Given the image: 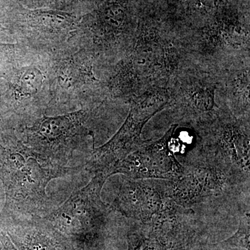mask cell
<instances>
[{"instance_id":"6da1fadb","label":"cell","mask_w":250,"mask_h":250,"mask_svg":"<svg viewBox=\"0 0 250 250\" xmlns=\"http://www.w3.org/2000/svg\"><path fill=\"white\" fill-rule=\"evenodd\" d=\"M36 152L14 131H0V179L5 190V218L48 214L46 189L52 179L76 172Z\"/></svg>"},{"instance_id":"7a4b0ae2","label":"cell","mask_w":250,"mask_h":250,"mask_svg":"<svg viewBox=\"0 0 250 250\" xmlns=\"http://www.w3.org/2000/svg\"><path fill=\"white\" fill-rule=\"evenodd\" d=\"M198 155L193 162L212 166L242 184H250L249 117L215 111L197 123Z\"/></svg>"},{"instance_id":"3957f363","label":"cell","mask_w":250,"mask_h":250,"mask_svg":"<svg viewBox=\"0 0 250 250\" xmlns=\"http://www.w3.org/2000/svg\"><path fill=\"white\" fill-rule=\"evenodd\" d=\"M107 178L103 174H94L89 183L72 192L63 205L43 216L75 250H100L103 246L112 211L101 199Z\"/></svg>"},{"instance_id":"277c9868","label":"cell","mask_w":250,"mask_h":250,"mask_svg":"<svg viewBox=\"0 0 250 250\" xmlns=\"http://www.w3.org/2000/svg\"><path fill=\"white\" fill-rule=\"evenodd\" d=\"M89 111L85 109L57 116H41L21 130L23 142L49 161L67 166L74 152L94 139L88 127Z\"/></svg>"},{"instance_id":"5b68a950","label":"cell","mask_w":250,"mask_h":250,"mask_svg":"<svg viewBox=\"0 0 250 250\" xmlns=\"http://www.w3.org/2000/svg\"><path fill=\"white\" fill-rule=\"evenodd\" d=\"M169 100L158 94L136 97L124 124L111 140L94 149L85 170L90 173L103 174L109 177L113 167L142 143L143 126L157 112L165 107Z\"/></svg>"},{"instance_id":"8992f818","label":"cell","mask_w":250,"mask_h":250,"mask_svg":"<svg viewBox=\"0 0 250 250\" xmlns=\"http://www.w3.org/2000/svg\"><path fill=\"white\" fill-rule=\"evenodd\" d=\"M178 125H173L158 141L142 143L113 167L111 175L123 174L132 179H154L173 180L184 170L175 153L179 146L174 139Z\"/></svg>"},{"instance_id":"52a82bcc","label":"cell","mask_w":250,"mask_h":250,"mask_svg":"<svg viewBox=\"0 0 250 250\" xmlns=\"http://www.w3.org/2000/svg\"><path fill=\"white\" fill-rule=\"evenodd\" d=\"M166 184L167 198L190 208L223 196L241 184L216 167L199 163L184 166L183 173Z\"/></svg>"},{"instance_id":"ba28073f","label":"cell","mask_w":250,"mask_h":250,"mask_svg":"<svg viewBox=\"0 0 250 250\" xmlns=\"http://www.w3.org/2000/svg\"><path fill=\"white\" fill-rule=\"evenodd\" d=\"M95 57L93 51L82 49L54 59L47 72L50 103L52 100L67 101L100 84L93 73Z\"/></svg>"},{"instance_id":"9c48e42d","label":"cell","mask_w":250,"mask_h":250,"mask_svg":"<svg viewBox=\"0 0 250 250\" xmlns=\"http://www.w3.org/2000/svg\"><path fill=\"white\" fill-rule=\"evenodd\" d=\"M166 187V180L163 179L125 177L110 207L126 218L148 223L167 200Z\"/></svg>"},{"instance_id":"30bf717a","label":"cell","mask_w":250,"mask_h":250,"mask_svg":"<svg viewBox=\"0 0 250 250\" xmlns=\"http://www.w3.org/2000/svg\"><path fill=\"white\" fill-rule=\"evenodd\" d=\"M95 47L100 52H119L131 48L135 39L124 4L107 0L90 15L85 25Z\"/></svg>"},{"instance_id":"8fae6325","label":"cell","mask_w":250,"mask_h":250,"mask_svg":"<svg viewBox=\"0 0 250 250\" xmlns=\"http://www.w3.org/2000/svg\"><path fill=\"white\" fill-rule=\"evenodd\" d=\"M21 21L24 39L47 46L65 42L80 26L75 16L60 10H28L22 14Z\"/></svg>"},{"instance_id":"7c38bea8","label":"cell","mask_w":250,"mask_h":250,"mask_svg":"<svg viewBox=\"0 0 250 250\" xmlns=\"http://www.w3.org/2000/svg\"><path fill=\"white\" fill-rule=\"evenodd\" d=\"M4 228L18 250H75L43 217L6 218Z\"/></svg>"},{"instance_id":"4fadbf2b","label":"cell","mask_w":250,"mask_h":250,"mask_svg":"<svg viewBox=\"0 0 250 250\" xmlns=\"http://www.w3.org/2000/svg\"><path fill=\"white\" fill-rule=\"evenodd\" d=\"M7 82L6 95L0 100V108L16 114L31 113V105L40 100L48 82L47 72L35 65L13 68L5 77Z\"/></svg>"},{"instance_id":"5bb4252c","label":"cell","mask_w":250,"mask_h":250,"mask_svg":"<svg viewBox=\"0 0 250 250\" xmlns=\"http://www.w3.org/2000/svg\"><path fill=\"white\" fill-rule=\"evenodd\" d=\"M250 220L249 213L241 218L236 232L225 241L207 250H250Z\"/></svg>"},{"instance_id":"9a60e30c","label":"cell","mask_w":250,"mask_h":250,"mask_svg":"<svg viewBox=\"0 0 250 250\" xmlns=\"http://www.w3.org/2000/svg\"><path fill=\"white\" fill-rule=\"evenodd\" d=\"M29 4V6L36 9L41 8H54V9H62L69 5L75 3L77 0H24Z\"/></svg>"},{"instance_id":"2e32d148","label":"cell","mask_w":250,"mask_h":250,"mask_svg":"<svg viewBox=\"0 0 250 250\" xmlns=\"http://www.w3.org/2000/svg\"><path fill=\"white\" fill-rule=\"evenodd\" d=\"M17 55V46L15 44L0 42V61L12 62Z\"/></svg>"},{"instance_id":"e0dca14e","label":"cell","mask_w":250,"mask_h":250,"mask_svg":"<svg viewBox=\"0 0 250 250\" xmlns=\"http://www.w3.org/2000/svg\"><path fill=\"white\" fill-rule=\"evenodd\" d=\"M0 250H18L9 237L3 230L0 231Z\"/></svg>"},{"instance_id":"ac0fdd59","label":"cell","mask_w":250,"mask_h":250,"mask_svg":"<svg viewBox=\"0 0 250 250\" xmlns=\"http://www.w3.org/2000/svg\"><path fill=\"white\" fill-rule=\"evenodd\" d=\"M127 250H139V246H138L136 237L131 231H129L127 234Z\"/></svg>"},{"instance_id":"d6986e66","label":"cell","mask_w":250,"mask_h":250,"mask_svg":"<svg viewBox=\"0 0 250 250\" xmlns=\"http://www.w3.org/2000/svg\"><path fill=\"white\" fill-rule=\"evenodd\" d=\"M6 37V33H5V30L4 28L1 27V24H0V40L1 39H4Z\"/></svg>"}]
</instances>
